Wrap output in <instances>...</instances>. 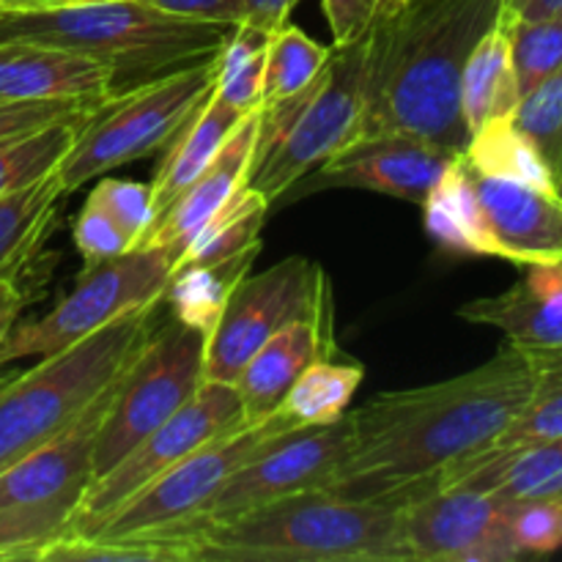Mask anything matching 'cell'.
Segmentation results:
<instances>
[{"label":"cell","mask_w":562,"mask_h":562,"mask_svg":"<svg viewBox=\"0 0 562 562\" xmlns=\"http://www.w3.org/2000/svg\"><path fill=\"white\" fill-rule=\"evenodd\" d=\"M241 426H247V417L234 384L203 382L198 393L170 420H165L157 431L137 442L113 470L93 477L91 486L77 499L69 536L91 532L119 505H124L140 488L165 475L170 467L179 464L181 459L195 453L212 439L225 437Z\"/></svg>","instance_id":"12"},{"label":"cell","mask_w":562,"mask_h":562,"mask_svg":"<svg viewBox=\"0 0 562 562\" xmlns=\"http://www.w3.org/2000/svg\"><path fill=\"white\" fill-rule=\"evenodd\" d=\"M423 220H426L428 236L445 250L461 252V256L499 258L497 241L492 239L461 154L445 168L442 179L423 203Z\"/></svg>","instance_id":"24"},{"label":"cell","mask_w":562,"mask_h":562,"mask_svg":"<svg viewBox=\"0 0 562 562\" xmlns=\"http://www.w3.org/2000/svg\"><path fill=\"white\" fill-rule=\"evenodd\" d=\"M368 33L349 44H333L316 86L289 130L269 151L250 162L247 187L261 192L267 203L289 195L305 176L322 168L329 157L360 137L366 113Z\"/></svg>","instance_id":"9"},{"label":"cell","mask_w":562,"mask_h":562,"mask_svg":"<svg viewBox=\"0 0 562 562\" xmlns=\"http://www.w3.org/2000/svg\"><path fill=\"white\" fill-rule=\"evenodd\" d=\"M437 486H461L499 503L562 499V437L519 448H488L439 472Z\"/></svg>","instance_id":"22"},{"label":"cell","mask_w":562,"mask_h":562,"mask_svg":"<svg viewBox=\"0 0 562 562\" xmlns=\"http://www.w3.org/2000/svg\"><path fill=\"white\" fill-rule=\"evenodd\" d=\"M77 503L31 505V508L0 510V560H42L44 549L71 532V516Z\"/></svg>","instance_id":"35"},{"label":"cell","mask_w":562,"mask_h":562,"mask_svg":"<svg viewBox=\"0 0 562 562\" xmlns=\"http://www.w3.org/2000/svg\"><path fill=\"white\" fill-rule=\"evenodd\" d=\"M409 562L521 560L508 525V503L461 486H434L404 503Z\"/></svg>","instance_id":"14"},{"label":"cell","mask_w":562,"mask_h":562,"mask_svg":"<svg viewBox=\"0 0 562 562\" xmlns=\"http://www.w3.org/2000/svg\"><path fill=\"white\" fill-rule=\"evenodd\" d=\"M508 525L521 558L562 549V499L508 505Z\"/></svg>","instance_id":"40"},{"label":"cell","mask_w":562,"mask_h":562,"mask_svg":"<svg viewBox=\"0 0 562 562\" xmlns=\"http://www.w3.org/2000/svg\"><path fill=\"white\" fill-rule=\"evenodd\" d=\"M461 159L475 173L503 176V179L527 181L538 187H554V176L538 148L521 135L510 115L488 121L467 143Z\"/></svg>","instance_id":"30"},{"label":"cell","mask_w":562,"mask_h":562,"mask_svg":"<svg viewBox=\"0 0 562 562\" xmlns=\"http://www.w3.org/2000/svg\"><path fill=\"white\" fill-rule=\"evenodd\" d=\"M525 355L532 362V395L494 448H519L562 437V349Z\"/></svg>","instance_id":"31"},{"label":"cell","mask_w":562,"mask_h":562,"mask_svg":"<svg viewBox=\"0 0 562 562\" xmlns=\"http://www.w3.org/2000/svg\"><path fill=\"white\" fill-rule=\"evenodd\" d=\"M234 25L184 20L143 0H91L53 11L0 14V42L75 49L113 71L115 93L217 58Z\"/></svg>","instance_id":"4"},{"label":"cell","mask_w":562,"mask_h":562,"mask_svg":"<svg viewBox=\"0 0 562 562\" xmlns=\"http://www.w3.org/2000/svg\"><path fill=\"white\" fill-rule=\"evenodd\" d=\"M521 135L538 148L558 181L562 170V69L538 82L510 113Z\"/></svg>","instance_id":"37"},{"label":"cell","mask_w":562,"mask_h":562,"mask_svg":"<svg viewBox=\"0 0 562 562\" xmlns=\"http://www.w3.org/2000/svg\"><path fill=\"white\" fill-rule=\"evenodd\" d=\"M349 412L335 423L296 426L278 434L272 442L263 445L252 459H247L231 475V481L220 488L201 521L192 527L236 519L247 510L261 508V505L274 503L280 497H291V494L329 488L346 453H349ZM192 527H187V530H192ZM173 541H179V538L173 536Z\"/></svg>","instance_id":"13"},{"label":"cell","mask_w":562,"mask_h":562,"mask_svg":"<svg viewBox=\"0 0 562 562\" xmlns=\"http://www.w3.org/2000/svg\"><path fill=\"white\" fill-rule=\"evenodd\" d=\"M467 170L503 261L516 267L562 261V198L554 187Z\"/></svg>","instance_id":"16"},{"label":"cell","mask_w":562,"mask_h":562,"mask_svg":"<svg viewBox=\"0 0 562 562\" xmlns=\"http://www.w3.org/2000/svg\"><path fill=\"white\" fill-rule=\"evenodd\" d=\"M366 379V371L357 362L318 360L302 373L280 404V412L289 417L291 426H322L335 423L349 412L357 387Z\"/></svg>","instance_id":"29"},{"label":"cell","mask_w":562,"mask_h":562,"mask_svg":"<svg viewBox=\"0 0 562 562\" xmlns=\"http://www.w3.org/2000/svg\"><path fill=\"white\" fill-rule=\"evenodd\" d=\"M214 86L217 58H209L113 93L88 110L69 154L58 165L66 195L108 170L165 151Z\"/></svg>","instance_id":"6"},{"label":"cell","mask_w":562,"mask_h":562,"mask_svg":"<svg viewBox=\"0 0 562 562\" xmlns=\"http://www.w3.org/2000/svg\"><path fill=\"white\" fill-rule=\"evenodd\" d=\"M165 14L184 16L198 22H217V25H239L245 16V0H143Z\"/></svg>","instance_id":"43"},{"label":"cell","mask_w":562,"mask_h":562,"mask_svg":"<svg viewBox=\"0 0 562 562\" xmlns=\"http://www.w3.org/2000/svg\"><path fill=\"white\" fill-rule=\"evenodd\" d=\"M503 25L508 33L510 60H514L519 93L525 97L538 82L562 69V16L519 20V16L505 14Z\"/></svg>","instance_id":"36"},{"label":"cell","mask_w":562,"mask_h":562,"mask_svg":"<svg viewBox=\"0 0 562 562\" xmlns=\"http://www.w3.org/2000/svg\"><path fill=\"white\" fill-rule=\"evenodd\" d=\"M269 33L250 25H234L217 55V91L220 99L239 113H252L263 99V64H267Z\"/></svg>","instance_id":"32"},{"label":"cell","mask_w":562,"mask_h":562,"mask_svg":"<svg viewBox=\"0 0 562 562\" xmlns=\"http://www.w3.org/2000/svg\"><path fill=\"white\" fill-rule=\"evenodd\" d=\"M91 3V0H0V14H25V11H53L66 5Z\"/></svg>","instance_id":"47"},{"label":"cell","mask_w":562,"mask_h":562,"mask_svg":"<svg viewBox=\"0 0 562 562\" xmlns=\"http://www.w3.org/2000/svg\"><path fill=\"white\" fill-rule=\"evenodd\" d=\"M335 44H349L371 31V11L366 0H322Z\"/></svg>","instance_id":"44"},{"label":"cell","mask_w":562,"mask_h":562,"mask_svg":"<svg viewBox=\"0 0 562 562\" xmlns=\"http://www.w3.org/2000/svg\"><path fill=\"white\" fill-rule=\"evenodd\" d=\"M113 93V71L88 55L53 44L0 42V99L97 108Z\"/></svg>","instance_id":"18"},{"label":"cell","mask_w":562,"mask_h":562,"mask_svg":"<svg viewBox=\"0 0 562 562\" xmlns=\"http://www.w3.org/2000/svg\"><path fill=\"white\" fill-rule=\"evenodd\" d=\"M80 121H64V124L47 126L33 135L16 137V140L0 143V198L44 179L69 154L75 143Z\"/></svg>","instance_id":"33"},{"label":"cell","mask_w":562,"mask_h":562,"mask_svg":"<svg viewBox=\"0 0 562 562\" xmlns=\"http://www.w3.org/2000/svg\"><path fill=\"white\" fill-rule=\"evenodd\" d=\"M519 82L510 60L508 33L499 22L486 33L467 58L461 71V115L470 137L488 121L505 119L519 104Z\"/></svg>","instance_id":"25"},{"label":"cell","mask_w":562,"mask_h":562,"mask_svg":"<svg viewBox=\"0 0 562 562\" xmlns=\"http://www.w3.org/2000/svg\"><path fill=\"white\" fill-rule=\"evenodd\" d=\"M505 16V0H404L368 31L360 137H420L464 154L461 71L475 44Z\"/></svg>","instance_id":"2"},{"label":"cell","mask_w":562,"mask_h":562,"mask_svg":"<svg viewBox=\"0 0 562 562\" xmlns=\"http://www.w3.org/2000/svg\"><path fill=\"white\" fill-rule=\"evenodd\" d=\"M173 274L162 247H135L115 258L86 263L75 289L36 322L14 324L0 349V366L47 357L119 322L126 313L159 305Z\"/></svg>","instance_id":"10"},{"label":"cell","mask_w":562,"mask_h":562,"mask_svg":"<svg viewBox=\"0 0 562 562\" xmlns=\"http://www.w3.org/2000/svg\"><path fill=\"white\" fill-rule=\"evenodd\" d=\"M9 376H11V373H0V384H3Z\"/></svg>","instance_id":"52"},{"label":"cell","mask_w":562,"mask_h":562,"mask_svg":"<svg viewBox=\"0 0 562 562\" xmlns=\"http://www.w3.org/2000/svg\"><path fill=\"white\" fill-rule=\"evenodd\" d=\"M88 104L80 102H25V99H0V143L33 135L64 121H80L88 115Z\"/></svg>","instance_id":"41"},{"label":"cell","mask_w":562,"mask_h":562,"mask_svg":"<svg viewBox=\"0 0 562 562\" xmlns=\"http://www.w3.org/2000/svg\"><path fill=\"white\" fill-rule=\"evenodd\" d=\"M366 3H368V11H371L373 20H376V16L387 9V0H366Z\"/></svg>","instance_id":"48"},{"label":"cell","mask_w":562,"mask_h":562,"mask_svg":"<svg viewBox=\"0 0 562 562\" xmlns=\"http://www.w3.org/2000/svg\"><path fill=\"white\" fill-rule=\"evenodd\" d=\"M22 311V291L16 289V280H0V349L5 338L14 329Z\"/></svg>","instance_id":"46"},{"label":"cell","mask_w":562,"mask_h":562,"mask_svg":"<svg viewBox=\"0 0 562 562\" xmlns=\"http://www.w3.org/2000/svg\"><path fill=\"white\" fill-rule=\"evenodd\" d=\"M267 209L269 203L261 192L247 184L239 187L192 236L176 267L225 261V258L252 250V247H261V228L263 220H267Z\"/></svg>","instance_id":"28"},{"label":"cell","mask_w":562,"mask_h":562,"mask_svg":"<svg viewBox=\"0 0 562 562\" xmlns=\"http://www.w3.org/2000/svg\"><path fill=\"white\" fill-rule=\"evenodd\" d=\"M554 190H558V192H560V198H562V170H560L558 181H554Z\"/></svg>","instance_id":"50"},{"label":"cell","mask_w":562,"mask_h":562,"mask_svg":"<svg viewBox=\"0 0 562 562\" xmlns=\"http://www.w3.org/2000/svg\"><path fill=\"white\" fill-rule=\"evenodd\" d=\"M71 236H75V245L80 250L82 263H97L104 261V258L121 256L126 250H135L132 239L119 228V223L88 201L75 217Z\"/></svg>","instance_id":"42"},{"label":"cell","mask_w":562,"mask_h":562,"mask_svg":"<svg viewBox=\"0 0 562 562\" xmlns=\"http://www.w3.org/2000/svg\"><path fill=\"white\" fill-rule=\"evenodd\" d=\"M459 316L499 329L521 351L562 349V261L525 263L510 289L470 300Z\"/></svg>","instance_id":"20"},{"label":"cell","mask_w":562,"mask_h":562,"mask_svg":"<svg viewBox=\"0 0 562 562\" xmlns=\"http://www.w3.org/2000/svg\"><path fill=\"white\" fill-rule=\"evenodd\" d=\"M401 3H404V0H387V9H384L382 14H387V11H393L395 5H401ZM382 14H379V16H382Z\"/></svg>","instance_id":"49"},{"label":"cell","mask_w":562,"mask_h":562,"mask_svg":"<svg viewBox=\"0 0 562 562\" xmlns=\"http://www.w3.org/2000/svg\"><path fill=\"white\" fill-rule=\"evenodd\" d=\"M530 395L532 362L508 340L461 376L373 395L349 409V453L327 492L406 503L437 486L450 464L494 448Z\"/></svg>","instance_id":"1"},{"label":"cell","mask_w":562,"mask_h":562,"mask_svg":"<svg viewBox=\"0 0 562 562\" xmlns=\"http://www.w3.org/2000/svg\"><path fill=\"white\" fill-rule=\"evenodd\" d=\"M252 143H256V110L239 121L217 157L212 159L206 170L159 214L154 228L143 239L140 247H162L170 261L181 258L192 236L201 231V225L234 195L239 187L247 184L252 159Z\"/></svg>","instance_id":"21"},{"label":"cell","mask_w":562,"mask_h":562,"mask_svg":"<svg viewBox=\"0 0 562 562\" xmlns=\"http://www.w3.org/2000/svg\"><path fill=\"white\" fill-rule=\"evenodd\" d=\"M258 252L261 247H252L239 256L225 258V261L176 267L162 296L170 305V316L203 335L212 333L214 324L223 316L231 291L250 272Z\"/></svg>","instance_id":"26"},{"label":"cell","mask_w":562,"mask_h":562,"mask_svg":"<svg viewBox=\"0 0 562 562\" xmlns=\"http://www.w3.org/2000/svg\"><path fill=\"white\" fill-rule=\"evenodd\" d=\"M206 335L170 316L148 333L115 382L93 442V477L113 470L137 442L176 415L203 379Z\"/></svg>","instance_id":"8"},{"label":"cell","mask_w":562,"mask_h":562,"mask_svg":"<svg viewBox=\"0 0 562 562\" xmlns=\"http://www.w3.org/2000/svg\"><path fill=\"white\" fill-rule=\"evenodd\" d=\"M289 417L283 412H274L267 420L247 423L225 437L212 439L209 445L198 448L179 464L170 467L165 475L148 483L146 488L126 499L124 505L113 510L108 519L99 521L86 536L69 538H115V541H159L179 549L173 536H179L187 527L198 525L220 488L231 481L236 470L247 459L258 453L267 442H272L278 434L289 431ZM184 558V552H181ZM187 562V558H184Z\"/></svg>","instance_id":"7"},{"label":"cell","mask_w":562,"mask_h":562,"mask_svg":"<svg viewBox=\"0 0 562 562\" xmlns=\"http://www.w3.org/2000/svg\"><path fill=\"white\" fill-rule=\"evenodd\" d=\"M154 311L126 313L0 384V470L60 437L119 382L151 333Z\"/></svg>","instance_id":"5"},{"label":"cell","mask_w":562,"mask_h":562,"mask_svg":"<svg viewBox=\"0 0 562 562\" xmlns=\"http://www.w3.org/2000/svg\"><path fill=\"white\" fill-rule=\"evenodd\" d=\"M338 355L333 335V305L324 307L313 318L289 324L267 340L247 360L234 387L245 406L247 423L267 420L280 409L296 379L318 360Z\"/></svg>","instance_id":"19"},{"label":"cell","mask_w":562,"mask_h":562,"mask_svg":"<svg viewBox=\"0 0 562 562\" xmlns=\"http://www.w3.org/2000/svg\"><path fill=\"white\" fill-rule=\"evenodd\" d=\"M404 503L316 488L184 530L190 562H409Z\"/></svg>","instance_id":"3"},{"label":"cell","mask_w":562,"mask_h":562,"mask_svg":"<svg viewBox=\"0 0 562 562\" xmlns=\"http://www.w3.org/2000/svg\"><path fill=\"white\" fill-rule=\"evenodd\" d=\"M514 3H516V0H505V11H508Z\"/></svg>","instance_id":"51"},{"label":"cell","mask_w":562,"mask_h":562,"mask_svg":"<svg viewBox=\"0 0 562 562\" xmlns=\"http://www.w3.org/2000/svg\"><path fill=\"white\" fill-rule=\"evenodd\" d=\"M327 305H333L327 274L307 258L289 256L258 274L247 272L206 335L203 379L234 384L247 360L272 335L302 318H313Z\"/></svg>","instance_id":"11"},{"label":"cell","mask_w":562,"mask_h":562,"mask_svg":"<svg viewBox=\"0 0 562 562\" xmlns=\"http://www.w3.org/2000/svg\"><path fill=\"white\" fill-rule=\"evenodd\" d=\"M329 58V47L313 42L305 31L285 22L267 38V64H263V99L289 97L316 80Z\"/></svg>","instance_id":"34"},{"label":"cell","mask_w":562,"mask_h":562,"mask_svg":"<svg viewBox=\"0 0 562 562\" xmlns=\"http://www.w3.org/2000/svg\"><path fill=\"white\" fill-rule=\"evenodd\" d=\"M300 0H245V16L241 25H250L261 33L278 31L289 22V14Z\"/></svg>","instance_id":"45"},{"label":"cell","mask_w":562,"mask_h":562,"mask_svg":"<svg viewBox=\"0 0 562 562\" xmlns=\"http://www.w3.org/2000/svg\"><path fill=\"white\" fill-rule=\"evenodd\" d=\"M115 384L60 437L0 470V510L82 497L93 481V442Z\"/></svg>","instance_id":"17"},{"label":"cell","mask_w":562,"mask_h":562,"mask_svg":"<svg viewBox=\"0 0 562 562\" xmlns=\"http://www.w3.org/2000/svg\"><path fill=\"white\" fill-rule=\"evenodd\" d=\"M86 201L102 209L108 217H113L119 228L132 239V247L143 245L154 220H157L151 184H143V181L102 179L88 192Z\"/></svg>","instance_id":"39"},{"label":"cell","mask_w":562,"mask_h":562,"mask_svg":"<svg viewBox=\"0 0 562 562\" xmlns=\"http://www.w3.org/2000/svg\"><path fill=\"white\" fill-rule=\"evenodd\" d=\"M245 115L247 113H239L225 99H220L217 91L209 93L206 102L192 113V119L181 126L179 135L165 148V157L151 181L157 220L212 165V159L217 157L220 148L225 146L231 132L239 126Z\"/></svg>","instance_id":"23"},{"label":"cell","mask_w":562,"mask_h":562,"mask_svg":"<svg viewBox=\"0 0 562 562\" xmlns=\"http://www.w3.org/2000/svg\"><path fill=\"white\" fill-rule=\"evenodd\" d=\"M60 195H66L58 170L0 198V280H14L53 220Z\"/></svg>","instance_id":"27"},{"label":"cell","mask_w":562,"mask_h":562,"mask_svg":"<svg viewBox=\"0 0 562 562\" xmlns=\"http://www.w3.org/2000/svg\"><path fill=\"white\" fill-rule=\"evenodd\" d=\"M453 154L420 137L387 132L366 135L340 148L335 157L300 181L302 190H371L423 206Z\"/></svg>","instance_id":"15"},{"label":"cell","mask_w":562,"mask_h":562,"mask_svg":"<svg viewBox=\"0 0 562 562\" xmlns=\"http://www.w3.org/2000/svg\"><path fill=\"white\" fill-rule=\"evenodd\" d=\"M42 562H184L179 549L159 541L60 538L44 549Z\"/></svg>","instance_id":"38"}]
</instances>
